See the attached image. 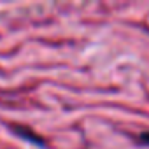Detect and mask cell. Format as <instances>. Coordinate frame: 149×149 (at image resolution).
<instances>
[{"label":"cell","instance_id":"cell-1","mask_svg":"<svg viewBox=\"0 0 149 149\" xmlns=\"http://www.w3.org/2000/svg\"><path fill=\"white\" fill-rule=\"evenodd\" d=\"M11 130H13L18 137H21V140H28V142H32V144H35V146H40V147L46 146L44 139H42L40 135H37L32 128L25 126V125H13Z\"/></svg>","mask_w":149,"mask_h":149},{"label":"cell","instance_id":"cell-2","mask_svg":"<svg viewBox=\"0 0 149 149\" xmlns=\"http://www.w3.org/2000/svg\"><path fill=\"white\" fill-rule=\"evenodd\" d=\"M140 142L149 146V132H144V133H140Z\"/></svg>","mask_w":149,"mask_h":149}]
</instances>
